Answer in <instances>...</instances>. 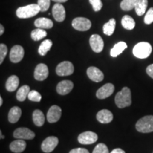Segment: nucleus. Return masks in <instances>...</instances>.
<instances>
[{
  "label": "nucleus",
  "mask_w": 153,
  "mask_h": 153,
  "mask_svg": "<svg viewBox=\"0 0 153 153\" xmlns=\"http://www.w3.org/2000/svg\"><path fill=\"white\" fill-rule=\"evenodd\" d=\"M33 123L37 126H42L45 123V116L41 111L36 109L33 113Z\"/></svg>",
  "instance_id": "393cba45"
},
{
  "label": "nucleus",
  "mask_w": 153,
  "mask_h": 153,
  "mask_svg": "<svg viewBox=\"0 0 153 153\" xmlns=\"http://www.w3.org/2000/svg\"><path fill=\"white\" fill-rule=\"evenodd\" d=\"M74 84L70 80H63L57 84L56 90L57 92L60 95H66L72 90Z\"/></svg>",
  "instance_id": "dca6fc26"
},
{
  "label": "nucleus",
  "mask_w": 153,
  "mask_h": 153,
  "mask_svg": "<svg viewBox=\"0 0 153 153\" xmlns=\"http://www.w3.org/2000/svg\"><path fill=\"white\" fill-rule=\"evenodd\" d=\"M22 116V109L18 106H14L9 112L8 119L11 123H15L19 120Z\"/></svg>",
  "instance_id": "aec40b11"
},
{
  "label": "nucleus",
  "mask_w": 153,
  "mask_h": 153,
  "mask_svg": "<svg viewBox=\"0 0 153 153\" xmlns=\"http://www.w3.org/2000/svg\"><path fill=\"white\" fill-rule=\"evenodd\" d=\"M7 52H8V49H7V45L3 43L0 44V64L3 62Z\"/></svg>",
  "instance_id": "f704fd0d"
},
{
  "label": "nucleus",
  "mask_w": 153,
  "mask_h": 153,
  "mask_svg": "<svg viewBox=\"0 0 153 153\" xmlns=\"http://www.w3.org/2000/svg\"><path fill=\"white\" fill-rule=\"evenodd\" d=\"M87 74L89 79L95 82H101L104 77L103 72L96 67H90L88 68Z\"/></svg>",
  "instance_id": "f3484780"
},
{
  "label": "nucleus",
  "mask_w": 153,
  "mask_h": 153,
  "mask_svg": "<svg viewBox=\"0 0 153 153\" xmlns=\"http://www.w3.org/2000/svg\"><path fill=\"white\" fill-rule=\"evenodd\" d=\"M111 153H126V152L125 151L122 150V149L116 148V149H114V150H112V152Z\"/></svg>",
  "instance_id": "ea45409f"
},
{
  "label": "nucleus",
  "mask_w": 153,
  "mask_h": 153,
  "mask_svg": "<svg viewBox=\"0 0 153 153\" xmlns=\"http://www.w3.org/2000/svg\"><path fill=\"white\" fill-rule=\"evenodd\" d=\"M55 71L56 74L59 76L71 75L74 72V66L71 62L64 61L58 64Z\"/></svg>",
  "instance_id": "423d86ee"
},
{
  "label": "nucleus",
  "mask_w": 153,
  "mask_h": 153,
  "mask_svg": "<svg viewBox=\"0 0 153 153\" xmlns=\"http://www.w3.org/2000/svg\"><path fill=\"white\" fill-rule=\"evenodd\" d=\"M3 104V99H2V97H0V106H1Z\"/></svg>",
  "instance_id": "37998d69"
},
{
  "label": "nucleus",
  "mask_w": 153,
  "mask_h": 153,
  "mask_svg": "<svg viewBox=\"0 0 153 153\" xmlns=\"http://www.w3.org/2000/svg\"><path fill=\"white\" fill-rule=\"evenodd\" d=\"M114 116L110 111L103 109L99 111L97 114V119L101 123H108L112 121Z\"/></svg>",
  "instance_id": "a211bd4d"
},
{
  "label": "nucleus",
  "mask_w": 153,
  "mask_h": 153,
  "mask_svg": "<svg viewBox=\"0 0 153 153\" xmlns=\"http://www.w3.org/2000/svg\"><path fill=\"white\" fill-rule=\"evenodd\" d=\"M37 28H43V29H50L53 26V23L51 19L47 18L37 19L34 23Z\"/></svg>",
  "instance_id": "4be33fe9"
},
{
  "label": "nucleus",
  "mask_w": 153,
  "mask_h": 153,
  "mask_svg": "<svg viewBox=\"0 0 153 153\" xmlns=\"http://www.w3.org/2000/svg\"><path fill=\"white\" fill-rule=\"evenodd\" d=\"M0 135H1V139L4 138V135H2V133H1V131H0Z\"/></svg>",
  "instance_id": "c03bdc74"
},
{
  "label": "nucleus",
  "mask_w": 153,
  "mask_h": 153,
  "mask_svg": "<svg viewBox=\"0 0 153 153\" xmlns=\"http://www.w3.org/2000/svg\"><path fill=\"white\" fill-rule=\"evenodd\" d=\"M136 130L143 133L153 132V116H146L137 120L135 125Z\"/></svg>",
  "instance_id": "20e7f679"
},
{
  "label": "nucleus",
  "mask_w": 153,
  "mask_h": 153,
  "mask_svg": "<svg viewBox=\"0 0 153 153\" xmlns=\"http://www.w3.org/2000/svg\"><path fill=\"white\" fill-rule=\"evenodd\" d=\"M114 86L111 83H107L99 89L97 91V97L98 99H104L108 98L114 91Z\"/></svg>",
  "instance_id": "2eb2a0df"
},
{
  "label": "nucleus",
  "mask_w": 153,
  "mask_h": 153,
  "mask_svg": "<svg viewBox=\"0 0 153 153\" xmlns=\"http://www.w3.org/2000/svg\"><path fill=\"white\" fill-rule=\"evenodd\" d=\"M30 87L28 85L22 86L20 89H19L16 93V99L19 101H24L28 98V94L30 92Z\"/></svg>",
  "instance_id": "a878e982"
},
{
  "label": "nucleus",
  "mask_w": 153,
  "mask_h": 153,
  "mask_svg": "<svg viewBox=\"0 0 153 153\" xmlns=\"http://www.w3.org/2000/svg\"><path fill=\"white\" fill-rule=\"evenodd\" d=\"M70 153H89L87 149L85 148H75L70 151Z\"/></svg>",
  "instance_id": "4c0bfd02"
},
{
  "label": "nucleus",
  "mask_w": 153,
  "mask_h": 153,
  "mask_svg": "<svg viewBox=\"0 0 153 153\" xmlns=\"http://www.w3.org/2000/svg\"><path fill=\"white\" fill-rule=\"evenodd\" d=\"M53 1H55L57 3H62V2H66L68 0H52Z\"/></svg>",
  "instance_id": "79ce46f5"
},
{
  "label": "nucleus",
  "mask_w": 153,
  "mask_h": 153,
  "mask_svg": "<svg viewBox=\"0 0 153 153\" xmlns=\"http://www.w3.org/2000/svg\"><path fill=\"white\" fill-rule=\"evenodd\" d=\"M148 0H137L135 6V12L138 16H143L146 11L148 7Z\"/></svg>",
  "instance_id": "b1692460"
},
{
  "label": "nucleus",
  "mask_w": 153,
  "mask_h": 153,
  "mask_svg": "<svg viewBox=\"0 0 153 153\" xmlns=\"http://www.w3.org/2000/svg\"><path fill=\"white\" fill-rule=\"evenodd\" d=\"M4 32V28L3 25L1 24L0 25V35H2Z\"/></svg>",
  "instance_id": "a19ab883"
},
{
  "label": "nucleus",
  "mask_w": 153,
  "mask_h": 153,
  "mask_svg": "<svg viewBox=\"0 0 153 153\" xmlns=\"http://www.w3.org/2000/svg\"><path fill=\"white\" fill-rule=\"evenodd\" d=\"M115 102L118 108H123L131 105V91L128 87H123L117 93L115 97Z\"/></svg>",
  "instance_id": "f257e3e1"
},
{
  "label": "nucleus",
  "mask_w": 153,
  "mask_h": 153,
  "mask_svg": "<svg viewBox=\"0 0 153 153\" xmlns=\"http://www.w3.org/2000/svg\"><path fill=\"white\" fill-rule=\"evenodd\" d=\"M146 72H147V74H148L150 77H152L153 79V64L150 65L147 68Z\"/></svg>",
  "instance_id": "58836bf2"
},
{
  "label": "nucleus",
  "mask_w": 153,
  "mask_h": 153,
  "mask_svg": "<svg viewBox=\"0 0 153 153\" xmlns=\"http://www.w3.org/2000/svg\"><path fill=\"white\" fill-rule=\"evenodd\" d=\"M59 140L58 138L55 136H50L48 137L43 140L41 145V149L44 152L49 153L54 150L56 148L57 145H58Z\"/></svg>",
  "instance_id": "0eeeda50"
},
{
  "label": "nucleus",
  "mask_w": 153,
  "mask_h": 153,
  "mask_svg": "<svg viewBox=\"0 0 153 153\" xmlns=\"http://www.w3.org/2000/svg\"><path fill=\"white\" fill-rule=\"evenodd\" d=\"M144 22L146 24H151L153 22V7L147 11L144 19Z\"/></svg>",
  "instance_id": "e433bc0d"
},
{
  "label": "nucleus",
  "mask_w": 153,
  "mask_h": 153,
  "mask_svg": "<svg viewBox=\"0 0 153 153\" xmlns=\"http://www.w3.org/2000/svg\"><path fill=\"white\" fill-rule=\"evenodd\" d=\"M47 36V32L45 30H43V28H36V29L33 30L31 32L30 36L31 38L35 41H40V40L43 39V38H45Z\"/></svg>",
  "instance_id": "c756f323"
},
{
  "label": "nucleus",
  "mask_w": 153,
  "mask_h": 153,
  "mask_svg": "<svg viewBox=\"0 0 153 153\" xmlns=\"http://www.w3.org/2000/svg\"><path fill=\"white\" fill-rule=\"evenodd\" d=\"M137 0H123L120 2V8L123 11H130L135 8Z\"/></svg>",
  "instance_id": "7c9ffc66"
},
{
  "label": "nucleus",
  "mask_w": 153,
  "mask_h": 153,
  "mask_svg": "<svg viewBox=\"0 0 153 153\" xmlns=\"http://www.w3.org/2000/svg\"><path fill=\"white\" fill-rule=\"evenodd\" d=\"M89 3L92 6L94 10L95 11H100L103 7L101 0H89Z\"/></svg>",
  "instance_id": "c9c22d12"
},
{
  "label": "nucleus",
  "mask_w": 153,
  "mask_h": 153,
  "mask_svg": "<svg viewBox=\"0 0 153 153\" xmlns=\"http://www.w3.org/2000/svg\"><path fill=\"white\" fill-rule=\"evenodd\" d=\"M28 99H29L30 101H35V102H40L42 99V97L41 94L38 92L37 91L31 90L30 91L29 94H28Z\"/></svg>",
  "instance_id": "2f4dec72"
},
{
  "label": "nucleus",
  "mask_w": 153,
  "mask_h": 153,
  "mask_svg": "<svg viewBox=\"0 0 153 153\" xmlns=\"http://www.w3.org/2000/svg\"><path fill=\"white\" fill-rule=\"evenodd\" d=\"M126 48H127V44L125 42L120 41L119 43H116L114 48L111 50L110 54L112 57H116L119 55L120 53H123V51Z\"/></svg>",
  "instance_id": "5701e85b"
},
{
  "label": "nucleus",
  "mask_w": 153,
  "mask_h": 153,
  "mask_svg": "<svg viewBox=\"0 0 153 153\" xmlns=\"http://www.w3.org/2000/svg\"><path fill=\"white\" fill-rule=\"evenodd\" d=\"M51 0H38V5L39 6L41 11H46L49 9Z\"/></svg>",
  "instance_id": "72a5a7b5"
},
{
  "label": "nucleus",
  "mask_w": 153,
  "mask_h": 153,
  "mask_svg": "<svg viewBox=\"0 0 153 153\" xmlns=\"http://www.w3.org/2000/svg\"><path fill=\"white\" fill-rule=\"evenodd\" d=\"M98 135L91 131H86L80 134L78 136V141L83 145H90L97 142Z\"/></svg>",
  "instance_id": "6e6552de"
},
{
  "label": "nucleus",
  "mask_w": 153,
  "mask_h": 153,
  "mask_svg": "<svg viewBox=\"0 0 153 153\" xmlns=\"http://www.w3.org/2000/svg\"><path fill=\"white\" fill-rule=\"evenodd\" d=\"M72 27L79 31H86L91 26V23L89 19L85 17H77L73 19L72 22Z\"/></svg>",
  "instance_id": "39448f33"
},
{
  "label": "nucleus",
  "mask_w": 153,
  "mask_h": 153,
  "mask_svg": "<svg viewBox=\"0 0 153 153\" xmlns=\"http://www.w3.org/2000/svg\"><path fill=\"white\" fill-rule=\"evenodd\" d=\"M24 56V50L22 46L16 45L12 47L10 51V55L9 58L10 60L14 63L19 62L22 60L23 57Z\"/></svg>",
  "instance_id": "9b49d317"
},
{
  "label": "nucleus",
  "mask_w": 153,
  "mask_h": 153,
  "mask_svg": "<svg viewBox=\"0 0 153 153\" xmlns=\"http://www.w3.org/2000/svg\"><path fill=\"white\" fill-rule=\"evenodd\" d=\"M62 114V109L60 107L56 105H53L49 108L47 114V119L49 123H55L58 121L61 117Z\"/></svg>",
  "instance_id": "ddd939ff"
},
{
  "label": "nucleus",
  "mask_w": 153,
  "mask_h": 153,
  "mask_svg": "<svg viewBox=\"0 0 153 153\" xmlns=\"http://www.w3.org/2000/svg\"><path fill=\"white\" fill-rule=\"evenodd\" d=\"M41 11L39 6L31 4L25 7H19L16 10V16L19 19H28L37 15Z\"/></svg>",
  "instance_id": "f03ea898"
},
{
  "label": "nucleus",
  "mask_w": 153,
  "mask_h": 153,
  "mask_svg": "<svg viewBox=\"0 0 153 153\" xmlns=\"http://www.w3.org/2000/svg\"><path fill=\"white\" fill-rule=\"evenodd\" d=\"M19 85V79L16 75L9 76L6 82V89L9 91H14L18 88Z\"/></svg>",
  "instance_id": "412c9836"
},
{
  "label": "nucleus",
  "mask_w": 153,
  "mask_h": 153,
  "mask_svg": "<svg viewBox=\"0 0 153 153\" xmlns=\"http://www.w3.org/2000/svg\"><path fill=\"white\" fill-rule=\"evenodd\" d=\"M53 45V42L51 40L47 39L42 42L41 45L38 48V53L42 56H44L47 54V53L51 50V47Z\"/></svg>",
  "instance_id": "cd10ccee"
},
{
  "label": "nucleus",
  "mask_w": 153,
  "mask_h": 153,
  "mask_svg": "<svg viewBox=\"0 0 153 153\" xmlns=\"http://www.w3.org/2000/svg\"><path fill=\"white\" fill-rule=\"evenodd\" d=\"M92 153H109L107 146L104 143H99L94 149Z\"/></svg>",
  "instance_id": "473e14b6"
},
{
  "label": "nucleus",
  "mask_w": 153,
  "mask_h": 153,
  "mask_svg": "<svg viewBox=\"0 0 153 153\" xmlns=\"http://www.w3.org/2000/svg\"><path fill=\"white\" fill-rule=\"evenodd\" d=\"M15 138L22 140H32L35 137V133L27 128H19L13 133Z\"/></svg>",
  "instance_id": "1a4fd4ad"
},
{
  "label": "nucleus",
  "mask_w": 153,
  "mask_h": 153,
  "mask_svg": "<svg viewBox=\"0 0 153 153\" xmlns=\"http://www.w3.org/2000/svg\"><path fill=\"white\" fill-rule=\"evenodd\" d=\"M152 51V46L150 43L148 42H140L133 48V53L137 58L144 59L150 56Z\"/></svg>",
  "instance_id": "7ed1b4c3"
},
{
  "label": "nucleus",
  "mask_w": 153,
  "mask_h": 153,
  "mask_svg": "<svg viewBox=\"0 0 153 153\" xmlns=\"http://www.w3.org/2000/svg\"><path fill=\"white\" fill-rule=\"evenodd\" d=\"M26 148V143L24 140L17 139L16 140L13 141L9 145V148L15 153H21L24 152Z\"/></svg>",
  "instance_id": "6ab92c4d"
},
{
  "label": "nucleus",
  "mask_w": 153,
  "mask_h": 153,
  "mask_svg": "<svg viewBox=\"0 0 153 153\" xmlns=\"http://www.w3.org/2000/svg\"><path fill=\"white\" fill-rule=\"evenodd\" d=\"M122 26L127 30H132L135 28V22L134 19L128 15H125L121 20Z\"/></svg>",
  "instance_id": "c85d7f7f"
},
{
  "label": "nucleus",
  "mask_w": 153,
  "mask_h": 153,
  "mask_svg": "<svg viewBox=\"0 0 153 153\" xmlns=\"http://www.w3.org/2000/svg\"><path fill=\"white\" fill-rule=\"evenodd\" d=\"M52 14L55 21H57V22H62L65 19V9L60 3H56L54 4L53 7Z\"/></svg>",
  "instance_id": "4468645a"
},
{
  "label": "nucleus",
  "mask_w": 153,
  "mask_h": 153,
  "mask_svg": "<svg viewBox=\"0 0 153 153\" xmlns=\"http://www.w3.org/2000/svg\"><path fill=\"white\" fill-rule=\"evenodd\" d=\"M89 44L91 49L95 53H101L104 49V41L102 38L97 34H93L89 38Z\"/></svg>",
  "instance_id": "9d476101"
},
{
  "label": "nucleus",
  "mask_w": 153,
  "mask_h": 153,
  "mask_svg": "<svg viewBox=\"0 0 153 153\" xmlns=\"http://www.w3.org/2000/svg\"><path fill=\"white\" fill-rule=\"evenodd\" d=\"M49 74L48 68L45 64H38L34 71V77L38 81H43L48 77Z\"/></svg>",
  "instance_id": "f8f14e48"
},
{
  "label": "nucleus",
  "mask_w": 153,
  "mask_h": 153,
  "mask_svg": "<svg viewBox=\"0 0 153 153\" xmlns=\"http://www.w3.org/2000/svg\"><path fill=\"white\" fill-rule=\"evenodd\" d=\"M115 27H116V20L114 19H111L103 26L104 33L107 36H111L115 30Z\"/></svg>",
  "instance_id": "bb28decb"
}]
</instances>
